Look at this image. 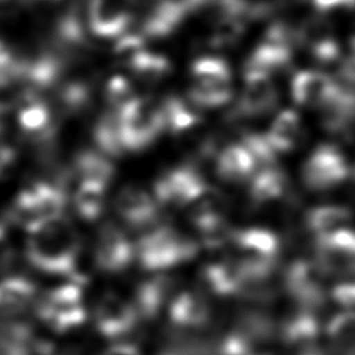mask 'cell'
<instances>
[{"label":"cell","instance_id":"cell-1","mask_svg":"<svg viewBox=\"0 0 355 355\" xmlns=\"http://www.w3.org/2000/svg\"><path fill=\"white\" fill-rule=\"evenodd\" d=\"M26 259L47 275L65 276L72 283L83 284L89 275L80 266V237L64 214L36 222L26 227Z\"/></svg>","mask_w":355,"mask_h":355},{"label":"cell","instance_id":"cell-2","mask_svg":"<svg viewBox=\"0 0 355 355\" xmlns=\"http://www.w3.org/2000/svg\"><path fill=\"white\" fill-rule=\"evenodd\" d=\"M198 244L168 225L155 226L144 233L137 245L136 257L143 269L154 272L173 268L196 257Z\"/></svg>","mask_w":355,"mask_h":355},{"label":"cell","instance_id":"cell-3","mask_svg":"<svg viewBox=\"0 0 355 355\" xmlns=\"http://www.w3.org/2000/svg\"><path fill=\"white\" fill-rule=\"evenodd\" d=\"M65 204L67 193L61 182L35 180L12 200L7 219L26 229L36 222L62 215Z\"/></svg>","mask_w":355,"mask_h":355},{"label":"cell","instance_id":"cell-4","mask_svg":"<svg viewBox=\"0 0 355 355\" xmlns=\"http://www.w3.org/2000/svg\"><path fill=\"white\" fill-rule=\"evenodd\" d=\"M116 112L125 151L146 148L165 130L161 104L147 97L136 96Z\"/></svg>","mask_w":355,"mask_h":355},{"label":"cell","instance_id":"cell-5","mask_svg":"<svg viewBox=\"0 0 355 355\" xmlns=\"http://www.w3.org/2000/svg\"><path fill=\"white\" fill-rule=\"evenodd\" d=\"M233 96L232 72L218 57H202L190 68L189 97L198 107L214 108L226 104Z\"/></svg>","mask_w":355,"mask_h":355},{"label":"cell","instance_id":"cell-6","mask_svg":"<svg viewBox=\"0 0 355 355\" xmlns=\"http://www.w3.org/2000/svg\"><path fill=\"white\" fill-rule=\"evenodd\" d=\"M37 316L57 333H67L82 326L87 313L80 286L67 283L50 290L37 304Z\"/></svg>","mask_w":355,"mask_h":355},{"label":"cell","instance_id":"cell-7","mask_svg":"<svg viewBox=\"0 0 355 355\" xmlns=\"http://www.w3.org/2000/svg\"><path fill=\"white\" fill-rule=\"evenodd\" d=\"M287 294L298 306L318 311L324 302V273L315 261L298 259L290 263L283 276Z\"/></svg>","mask_w":355,"mask_h":355},{"label":"cell","instance_id":"cell-8","mask_svg":"<svg viewBox=\"0 0 355 355\" xmlns=\"http://www.w3.org/2000/svg\"><path fill=\"white\" fill-rule=\"evenodd\" d=\"M204 178L191 166L173 168L154 183V198L158 204L187 205L208 193Z\"/></svg>","mask_w":355,"mask_h":355},{"label":"cell","instance_id":"cell-9","mask_svg":"<svg viewBox=\"0 0 355 355\" xmlns=\"http://www.w3.org/2000/svg\"><path fill=\"white\" fill-rule=\"evenodd\" d=\"M345 157L333 144H320L302 166V180L313 191L329 190L348 178Z\"/></svg>","mask_w":355,"mask_h":355},{"label":"cell","instance_id":"cell-10","mask_svg":"<svg viewBox=\"0 0 355 355\" xmlns=\"http://www.w3.org/2000/svg\"><path fill=\"white\" fill-rule=\"evenodd\" d=\"M21 132L36 144H49L55 135L53 114L40 94L24 90L14 107Z\"/></svg>","mask_w":355,"mask_h":355},{"label":"cell","instance_id":"cell-11","mask_svg":"<svg viewBox=\"0 0 355 355\" xmlns=\"http://www.w3.org/2000/svg\"><path fill=\"white\" fill-rule=\"evenodd\" d=\"M136 247L123 230L115 223H104L97 234L94 245V265L107 273H119L133 262Z\"/></svg>","mask_w":355,"mask_h":355},{"label":"cell","instance_id":"cell-12","mask_svg":"<svg viewBox=\"0 0 355 355\" xmlns=\"http://www.w3.org/2000/svg\"><path fill=\"white\" fill-rule=\"evenodd\" d=\"M139 319L133 304L114 291L104 293L94 308L96 329L105 338H121L129 334Z\"/></svg>","mask_w":355,"mask_h":355},{"label":"cell","instance_id":"cell-13","mask_svg":"<svg viewBox=\"0 0 355 355\" xmlns=\"http://www.w3.org/2000/svg\"><path fill=\"white\" fill-rule=\"evenodd\" d=\"M133 0H90L86 14L89 31L104 39L123 36L132 22Z\"/></svg>","mask_w":355,"mask_h":355},{"label":"cell","instance_id":"cell-14","mask_svg":"<svg viewBox=\"0 0 355 355\" xmlns=\"http://www.w3.org/2000/svg\"><path fill=\"white\" fill-rule=\"evenodd\" d=\"M118 216L132 229H144L158 220V202L136 184L122 187L114 201Z\"/></svg>","mask_w":355,"mask_h":355},{"label":"cell","instance_id":"cell-15","mask_svg":"<svg viewBox=\"0 0 355 355\" xmlns=\"http://www.w3.org/2000/svg\"><path fill=\"white\" fill-rule=\"evenodd\" d=\"M277 103V90L269 75L244 73V86L237 103L243 116H258L270 111Z\"/></svg>","mask_w":355,"mask_h":355},{"label":"cell","instance_id":"cell-16","mask_svg":"<svg viewBox=\"0 0 355 355\" xmlns=\"http://www.w3.org/2000/svg\"><path fill=\"white\" fill-rule=\"evenodd\" d=\"M338 90V85L318 71L297 72L291 80V97L298 105L322 108Z\"/></svg>","mask_w":355,"mask_h":355},{"label":"cell","instance_id":"cell-17","mask_svg":"<svg viewBox=\"0 0 355 355\" xmlns=\"http://www.w3.org/2000/svg\"><path fill=\"white\" fill-rule=\"evenodd\" d=\"M320 331V323L316 311L298 306L294 312L287 315L277 326V336L282 343L300 351L313 347L315 340Z\"/></svg>","mask_w":355,"mask_h":355},{"label":"cell","instance_id":"cell-18","mask_svg":"<svg viewBox=\"0 0 355 355\" xmlns=\"http://www.w3.org/2000/svg\"><path fill=\"white\" fill-rule=\"evenodd\" d=\"M169 323L178 330H196L204 327L211 318L207 300L193 291H183L176 295L168 308Z\"/></svg>","mask_w":355,"mask_h":355},{"label":"cell","instance_id":"cell-19","mask_svg":"<svg viewBox=\"0 0 355 355\" xmlns=\"http://www.w3.org/2000/svg\"><path fill=\"white\" fill-rule=\"evenodd\" d=\"M202 286L219 297L241 295L243 276L236 261H222L205 265L200 272Z\"/></svg>","mask_w":355,"mask_h":355},{"label":"cell","instance_id":"cell-20","mask_svg":"<svg viewBox=\"0 0 355 355\" xmlns=\"http://www.w3.org/2000/svg\"><path fill=\"white\" fill-rule=\"evenodd\" d=\"M171 288L172 279L165 275H155L143 280L137 286L132 301L139 318L154 319L168 300Z\"/></svg>","mask_w":355,"mask_h":355},{"label":"cell","instance_id":"cell-21","mask_svg":"<svg viewBox=\"0 0 355 355\" xmlns=\"http://www.w3.org/2000/svg\"><path fill=\"white\" fill-rule=\"evenodd\" d=\"M232 243L244 257H257L265 259H277L280 252L279 237L262 227H250L236 230L232 237Z\"/></svg>","mask_w":355,"mask_h":355},{"label":"cell","instance_id":"cell-22","mask_svg":"<svg viewBox=\"0 0 355 355\" xmlns=\"http://www.w3.org/2000/svg\"><path fill=\"white\" fill-rule=\"evenodd\" d=\"M255 168L252 155L243 144H229L216 158V175L229 183L245 182Z\"/></svg>","mask_w":355,"mask_h":355},{"label":"cell","instance_id":"cell-23","mask_svg":"<svg viewBox=\"0 0 355 355\" xmlns=\"http://www.w3.org/2000/svg\"><path fill=\"white\" fill-rule=\"evenodd\" d=\"M36 297L33 282L21 276H7L0 280V313L17 315L24 312Z\"/></svg>","mask_w":355,"mask_h":355},{"label":"cell","instance_id":"cell-24","mask_svg":"<svg viewBox=\"0 0 355 355\" xmlns=\"http://www.w3.org/2000/svg\"><path fill=\"white\" fill-rule=\"evenodd\" d=\"M187 11L178 0H161L143 24V35L162 37L172 33L183 21Z\"/></svg>","mask_w":355,"mask_h":355},{"label":"cell","instance_id":"cell-25","mask_svg":"<svg viewBox=\"0 0 355 355\" xmlns=\"http://www.w3.org/2000/svg\"><path fill=\"white\" fill-rule=\"evenodd\" d=\"M54 39L62 50H76L87 43L86 25L78 6L67 8L54 24Z\"/></svg>","mask_w":355,"mask_h":355},{"label":"cell","instance_id":"cell-26","mask_svg":"<svg viewBox=\"0 0 355 355\" xmlns=\"http://www.w3.org/2000/svg\"><path fill=\"white\" fill-rule=\"evenodd\" d=\"M301 133L298 114L293 110H283L276 115L265 136L276 153H288L298 144Z\"/></svg>","mask_w":355,"mask_h":355},{"label":"cell","instance_id":"cell-27","mask_svg":"<svg viewBox=\"0 0 355 355\" xmlns=\"http://www.w3.org/2000/svg\"><path fill=\"white\" fill-rule=\"evenodd\" d=\"M290 60L291 49L262 42L247 58L244 64V73H263L270 76L273 72L288 65Z\"/></svg>","mask_w":355,"mask_h":355},{"label":"cell","instance_id":"cell-28","mask_svg":"<svg viewBox=\"0 0 355 355\" xmlns=\"http://www.w3.org/2000/svg\"><path fill=\"white\" fill-rule=\"evenodd\" d=\"M352 219V211L344 205H319L309 209L305 215L306 227L316 236L329 234L341 229Z\"/></svg>","mask_w":355,"mask_h":355},{"label":"cell","instance_id":"cell-29","mask_svg":"<svg viewBox=\"0 0 355 355\" xmlns=\"http://www.w3.org/2000/svg\"><path fill=\"white\" fill-rule=\"evenodd\" d=\"M287 189L286 173L272 165L262 168L257 175H254L250 184V197L257 204L270 202L279 200Z\"/></svg>","mask_w":355,"mask_h":355},{"label":"cell","instance_id":"cell-30","mask_svg":"<svg viewBox=\"0 0 355 355\" xmlns=\"http://www.w3.org/2000/svg\"><path fill=\"white\" fill-rule=\"evenodd\" d=\"M105 184L92 180H82L73 194V207L76 214L83 220H97L105 207Z\"/></svg>","mask_w":355,"mask_h":355},{"label":"cell","instance_id":"cell-31","mask_svg":"<svg viewBox=\"0 0 355 355\" xmlns=\"http://www.w3.org/2000/svg\"><path fill=\"white\" fill-rule=\"evenodd\" d=\"M73 171L82 180L98 182L105 186L114 179L115 168L110 158L100 151L83 150L73 159Z\"/></svg>","mask_w":355,"mask_h":355},{"label":"cell","instance_id":"cell-32","mask_svg":"<svg viewBox=\"0 0 355 355\" xmlns=\"http://www.w3.org/2000/svg\"><path fill=\"white\" fill-rule=\"evenodd\" d=\"M330 349L337 355H355V311L334 315L326 327Z\"/></svg>","mask_w":355,"mask_h":355},{"label":"cell","instance_id":"cell-33","mask_svg":"<svg viewBox=\"0 0 355 355\" xmlns=\"http://www.w3.org/2000/svg\"><path fill=\"white\" fill-rule=\"evenodd\" d=\"M93 137L100 153L107 157H119L125 151L115 110L107 111L98 118L93 129Z\"/></svg>","mask_w":355,"mask_h":355},{"label":"cell","instance_id":"cell-34","mask_svg":"<svg viewBox=\"0 0 355 355\" xmlns=\"http://www.w3.org/2000/svg\"><path fill=\"white\" fill-rule=\"evenodd\" d=\"M55 87L57 103L64 112L78 114L85 111L92 103V86L87 80H65Z\"/></svg>","mask_w":355,"mask_h":355},{"label":"cell","instance_id":"cell-35","mask_svg":"<svg viewBox=\"0 0 355 355\" xmlns=\"http://www.w3.org/2000/svg\"><path fill=\"white\" fill-rule=\"evenodd\" d=\"M125 65L133 72L136 78L144 82H157L165 78L171 71V62L166 57L150 53L146 49L130 57Z\"/></svg>","mask_w":355,"mask_h":355},{"label":"cell","instance_id":"cell-36","mask_svg":"<svg viewBox=\"0 0 355 355\" xmlns=\"http://www.w3.org/2000/svg\"><path fill=\"white\" fill-rule=\"evenodd\" d=\"M164 128L169 133H182L198 123V115L179 97H168L161 103Z\"/></svg>","mask_w":355,"mask_h":355},{"label":"cell","instance_id":"cell-37","mask_svg":"<svg viewBox=\"0 0 355 355\" xmlns=\"http://www.w3.org/2000/svg\"><path fill=\"white\" fill-rule=\"evenodd\" d=\"M252 155L254 161L257 165H261V168L272 166L275 162V155L276 151L268 141L266 136L257 135V133H250L245 135L241 143Z\"/></svg>","mask_w":355,"mask_h":355},{"label":"cell","instance_id":"cell-38","mask_svg":"<svg viewBox=\"0 0 355 355\" xmlns=\"http://www.w3.org/2000/svg\"><path fill=\"white\" fill-rule=\"evenodd\" d=\"M133 89L130 82L122 75H114L108 79L105 85V98L108 104L115 110H121L125 104L133 100Z\"/></svg>","mask_w":355,"mask_h":355},{"label":"cell","instance_id":"cell-39","mask_svg":"<svg viewBox=\"0 0 355 355\" xmlns=\"http://www.w3.org/2000/svg\"><path fill=\"white\" fill-rule=\"evenodd\" d=\"M17 254L10 247L7 240V230L4 223L0 222V275H6L15 266Z\"/></svg>","mask_w":355,"mask_h":355},{"label":"cell","instance_id":"cell-40","mask_svg":"<svg viewBox=\"0 0 355 355\" xmlns=\"http://www.w3.org/2000/svg\"><path fill=\"white\" fill-rule=\"evenodd\" d=\"M333 300L345 308H355V280L337 284L331 290Z\"/></svg>","mask_w":355,"mask_h":355},{"label":"cell","instance_id":"cell-41","mask_svg":"<svg viewBox=\"0 0 355 355\" xmlns=\"http://www.w3.org/2000/svg\"><path fill=\"white\" fill-rule=\"evenodd\" d=\"M17 159L15 150L7 144L0 141V179L7 175V172L14 166Z\"/></svg>","mask_w":355,"mask_h":355},{"label":"cell","instance_id":"cell-42","mask_svg":"<svg viewBox=\"0 0 355 355\" xmlns=\"http://www.w3.org/2000/svg\"><path fill=\"white\" fill-rule=\"evenodd\" d=\"M100 355H141V351L137 345L123 343V344H115L110 348L104 349Z\"/></svg>","mask_w":355,"mask_h":355},{"label":"cell","instance_id":"cell-43","mask_svg":"<svg viewBox=\"0 0 355 355\" xmlns=\"http://www.w3.org/2000/svg\"><path fill=\"white\" fill-rule=\"evenodd\" d=\"M313 6L319 11H331L341 7H355L354 0H313Z\"/></svg>","mask_w":355,"mask_h":355},{"label":"cell","instance_id":"cell-44","mask_svg":"<svg viewBox=\"0 0 355 355\" xmlns=\"http://www.w3.org/2000/svg\"><path fill=\"white\" fill-rule=\"evenodd\" d=\"M14 116V107L0 100V136L10 128Z\"/></svg>","mask_w":355,"mask_h":355},{"label":"cell","instance_id":"cell-45","mask_svg":"<svg viewBox=\"0 0 355 355\" xmlns=\"http://www.w3.org/2000/svg\"><path fill=\"white\" fill-rule=\"evenodd\" d=\"M298 355H334L331 351H322V349H318L315 347H311V348H306V349H302L300 351Z\"/></svg>","mask_w":355,"mask_h":355},{"label":"cell","instance_id":"cell-46","mask_svg":"<svg viewBox=\"0 0 355 355\" xmlns=\"http://www.w3.org/2000/svg\"><path fill=\"white\" fill-rule=\"evenodd\" d=\"M31 3H57L60 0H29Z\"/></svg>","mask_w":355,"mask_h":355},{"label":"cell","instance_id":"cell-47","mask_svg":"<svg viewBox=\"0 0 355 355\" xmlns=\"http://www.w3.org/2000/svg\"><path fill=\"white\" fill-rule=\"evenodd\" d=\"M161 355H180V354H178V352H175V351H168V352H164V354H161Z\"/></svg>","mask_w":355,"mask_h":355},{"label":"cell","instance_id":"cell-48","mask_svg":"<svg viewBox=\"0 0 355 355\" xmlns=\"http://www.w3.org/2000/svg\"><path fill=\"white\" fill-rule=\"evenodd\" d=\"M0 1H3V0H0Z\"/></svg>","mask_w":355,"mask_h":355},{"label":"cell","instance_id":"cell-49","mask_svg":"<svg viewBox=\"0 0 355 355\" xmlns=\"http://www.w3.org/2000/svg\"><path fill=\"white\" fill-rule=\"evenodd\" d=\"M265 355H266V354H265Z\"/></svg>","mask_w":355,"mask_h":355}]
</instances>
